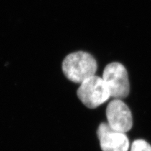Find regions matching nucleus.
<instances>
[{
    "label": "nucleus",
    "mask_w": 151,
    "mask_h": 151,
    "mask_svg": "<svg viewBox=\"0 0 151 151\" xmlns=\"http://www.w3.org/2000/svg\"><path fill=\"white\" fill-rule=\"evenodd\" d=\"M97 70L96 60L85 52H77L68 55L63 63V70L70 81L81 83L95 75Z\"/></svg>",
    "instance_id": "f257e3e1"
},
{
    "label": "nucleus",
    "mask_w": 151,
    "mask_h": 151,
    "mask_svg": "<svg viewBox=\"0 0 151 151\" xmlns=\"http://www.w3.org/2000/svg\"><path fill=\"white\" fill-rule=\"evenodd\" d=\"M77 95L85 106L91 109L106 102L111 96L103 79L95 75L81 83Z\"/></svg>",
    "instance_id": "f03ea898"
},
{
    "label": "nucleus",
    "mask_w": 151,
    "mask_h": 151,
    "mask_svg": "<svg viewBox=\"0 0 151 151\" xmlns=\"http://www.w3.org/2000/svg\"><path fill=\"white\" fill-rule=\"evenodd\" d=\"M102 78L111 97L121 100L129 95L130 84L128 73L120 63H112L108 64L104 69Z\"/></svg>",
    "instance_id": "7ed1b4c3"
},
{
    "label": "nucleus",
    "mask_w": 151,
    "mask_h": 151,
    "mask_svg": "<svg viewBox=\"0 0 151 151\" xmlns=\"http://www.w3.org/2000/svg\"><path fill=\"white\" fill-rule=\"evenodd\" d=\"M106 114L108 124L114 130L126 133L132 129L133 120L131 111L121 100L115 99L110 102Z\"/></svg>",
    "instance_id": "20e7f679"
},
{
    "label": "nucleus",
    "mask_w": 151,
    "mask_h": 151,
    "mask_svg": "<svg viewBox=\"0 0 151 151\" xmlns=\"http://www.w3.org/2000/svg\"><path fill=\"white\" fill-rule=\"evenodd\" d=\"M97 135L103 151H128L129 149V140L125 133L112 129L108 123L100 125Z\"/></svg>",
    "instance_id": "39448f33"
},
{
    "label": "nucleus",
    "mask_w": 151,
    "mask_h": 151,
    "mask_svg": "<svg viewBox=\"0 0 151 151\" xmlns=\"http://www.w3.org/2000/svg\"><path fill=\"white\" fill-rule=\"evenodd\" d=\"M130 151H151V145L144 140H136L131 145Z\"/></svg>",
    "instance_id": "423d86ee"
}]
</instances>
